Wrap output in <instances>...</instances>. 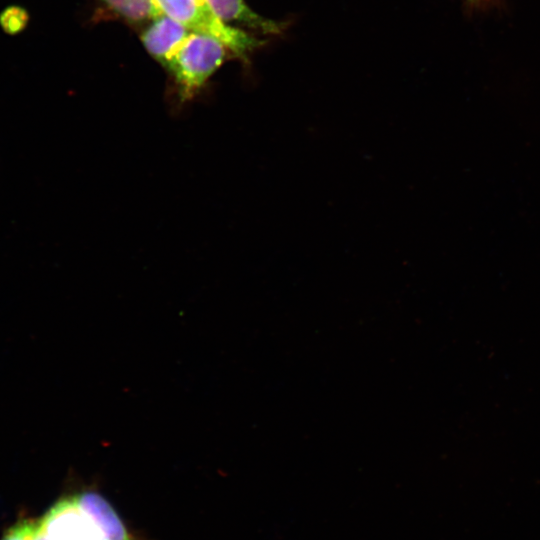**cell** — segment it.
<instances>
[{"label": "cell", "mask_w": 540, "mask_h": 540, "mask_svg": "<svg viewBox=\"0 0 540 540\" xmlns=\"http://www.w3.org/2000/svg\"><path fill=\"white\" fill-rule=\"evenodd\" d=\"M39 524L48 540H130L112 506L93 491L61 498Z\"/></svg>", "instance_id": "1"}, {"label": "cell", "mask_w": 540, "mask_h": 540, "mask_svg": "<svg viewBox=\"0 0 540 540\" xmlns=\"http://www.w3.org/2000/svg\"><path fill=\"white\" fill-rule=\"evenodd\" d=\"M228 49L217 38L191 32L166 68L171 72L181 103L190 101L224 61Z\"/></svg>", "instance_id": "2"}, {"label": "cell", "mask_w": 540, "mask_h": 540, "mask_svg": "<svg viewBox=\"0 0 540 540\" xmlns=\"http://www.w3.org/2000/svg\"><path fill=\"white\" fill-rule=\"evenodd\" d=\"M161 12L192 32L220 40L237 57L246 60L263 41L220 20L206 0H155Z\"/></svg>", "instance_id": "3"}, {"label": "cell", "mask_w": 540, "mask_h": 540, "mask_svg": "<svg viewBox=\"0 0 540 540\" xmlns=\"http://www.w3.org/2000/svg\"><path fill=\"white\" fill-rule=\"evenodd\" d=\"M191 32L181 23L162 14L153 19L141 35V40L148 53L166 67Z\"/></svg>", "instance_id": "4"}, {"label": "cell", "mask_w": 540, "mask_h": 540, "mask_svg": "<svg viewBox=\"0 0 540 540\" xmlns=\"http://www.w3.org/2000/svg\"><path fill=\"white\" fill-rule=\"evenodd\" d=\"M224 23H237L266 34H280L283 24L256 14L244 0H206ZM230 25V24H228Z\"/></svg>", "instance_id": "5"}, {"label": "cell", "mask_w": 540, "mask_h": 540, "mask_svg": "<svg viewBox=\"0 0 540 540\" xmlns=\"http://www.w3.org/2000/svg\"><path fill=\"white\" fill-rule=\"evenodd\" d=\"M121 16L135 22L153 20L163 13L155 0H103Z\"/></svg>", "instance_id": "6"}, {"label": "cell", "mask_w": 540, "mask_h": 540, "mask_svg": "<svg viewBox=\"0 0 540 540\" xmlns=\"http://www.w3.org/2000/svg\"><path fill=\"white\" fill-rule=\"evenodd\" d=\"M39 520L21 519L10 527L2 540H33Z\"/></svg>", "instance_id": "7"}, {"label": "cell", "mask_w": 540, "mask_h": 540, "mask_svg": "<svg viewBox=\"0 0 540 540\" xmlns=\"http://www.w3.org/2000/svg\"><path fill=\"white\" fill-rule=\"evenodd\" d=\"M0 22L5 31L10 33L18 32L27 22V13L21 8L11 7L3 12Z\"/></svg>", "instance_id": "8"}, {"label": "cell", "mask_w": 540, "mask_h": 540, "mask_svg": "<svg viewBox=\"0 0 540 540\" xmlns=\"http://www.w3.org/2000/svg\"><path fill=\"white\" fill-rule=\"evenodd\" d=\"M33 540H48L46 534L41 529L39 522H38V528L36 530Z\"/></svg>", "instance_id": "9"}, {"label": "cell", "mask_w": 540, "mask_h": 540, "mask_svg": "<svg viewBox=\"0 0 540 540\" xmlns=\"http://www.w3.org/2000/svg\"><path fill=\"white\" fill-rule=\"evenodd\" d=\"M473 1H482V0H473Z\"/></svg>", "instance_id": "10"}]
</instances>
